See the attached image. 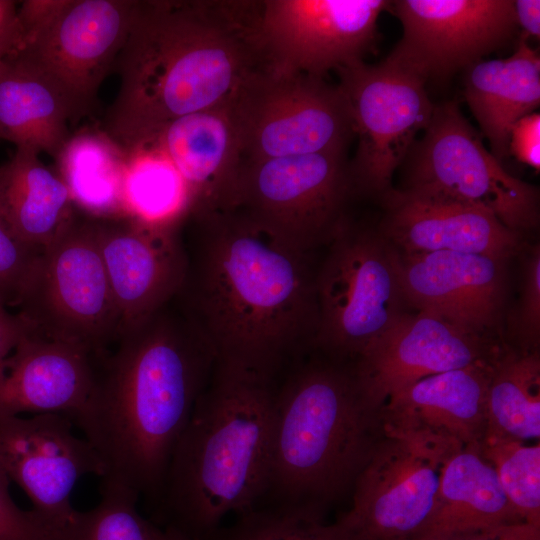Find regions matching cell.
<instances>
[{
    "label": "cell",
    "instance_id": "6da1fadb",
    "mask_svg": "<svg viewBox=\"0 0 540 540\" xmlns=\"http://www.w3.org/2000/svg\"><path fill=\"white\" fill-rule=\"evenodd\" d=\"M188 268L175 297L217 359L278 374L313 343L310 253L293 248L240 208L189 214ZM185 243V242H184Z\"/></svg>",
    "mask_w": 540,
    "mask_h": 540
},
{
    "label": "cell",
    "instance_id": "7a4b0ae2",
    "mask_svg": "<svg viewBox=\"0 0 540 540\" xmlns=\"http://www.w3.org/2000/svg\"><path fill=\"white\" fill-rule=\"evenodd\" d=\"M261 1L135 0L103 131L125 150L162 124L228 102L265 65Z\"/></svg>",
    "mask_w": 540,
    "mask_h": 540
},
{
    "label": "cell",
    "instance_id": "3957f363",
    "mask_svg": "<svg viewBox=\"0 0 540 540\" xmlns=\"http://www.w3.org/2000/svg\"><path fill=\"white\" fill-rule=\"evenodd\" d=\"M172 301L101 357L92 394L72 419L103 462L101 479L152 500L217 359Z\"/></svg>",
    "mask_w": 540,
    "mask_h": 540
},
{
    "label": "cell",
    "instance_id": "277c9868",
    "mask_svg": "<svg viewBox=\"0 0 540 540\" xmlns=\"http://www.w3.org/2000/svg\"><path fill=\"white\" fill-rule=\"evenodd\" d=\"M276 375L216 359L153 499L163 528L187 540H212L227 514L259 506L268 477Z\"/></svg>",
    "mask_w": 540,
    "mask_h": 540
},
{
    "label": "cell",
    "instance_id": "5b68a950",
    "mask_svg": "<svg viewBox=\"0 0 540 540\" xmlns=\"http://www.w3.org/2000/svg\"><path fill=\"white\" fill-rule=\"evenodd\" d=\"M381 434V415L364 403L352 366L331 357L298 366L278 386L257 508L324 520L352 493Z\"/></svg>",
    "mask_w": 540,
    "mask_h": 540
},
{
    "label": "cell",
    "instance_id": "8992f818",
    "mask_svg": "<svg viewBox=\"0 0 540 540\" xmlns=\"http://www.w3.org/2000/svg\"><path fill=\"white\" fill-rule=\"evenodd\" d=\"M315 275L317 326L313 344L344 361L408 313L399 251L379 230L347 218L328 243Z\"/></svg>",
    "mask_w": 540,
    "mask_h": 540
},
{
    "label": "cell",
    "instance_id": "52a82bcc",
    "mask_svg": "<svg viewBox=\"0 0 540 540\" xmlns=\"http://www.w3.org/2000/svg\"><path fill=\"white\" fill-rule=\"evenodd\" d=\"M226 107L243 162L345 152L355 135L340 87L304 73L257 68Z\"/></svg>",
    "mask_w": 540,
    "mask_h": 540
},
{
    "label": "cell",
    "instance_id": "ba28073f",
    "mask_svg": "<svg viewBox=\"0 0 540 540\" xmlns=\"http://www.w3.org/2000/svg\"><path fill=\"white\" fill-rule=\"evenodd\" d=\"M424 132L402 163L400 190L483 209L517 232L537 224V189L502 167L455 101L434 105Z\"/></svg>",
    "mask_w": 540,
    "mask_h": 540
},
{
    "label": "cell",
    "instance_id": "9c48e42d",
    "mask_svg": "<svg viewBox=\"0 0 540 540\" xmlns=\"http://www.w3.org/2000/svg\"><path fill=\"white\" fill-rule=\"evenodd\" d=\"M16 313L41 337L103 355L119 338V314L90 217L77 212L40 255Z\"/></svg>",
    "mask_w": 540,
    "mask_h": 540
},
{
    "label": "cell",
    "instance_id": "30bf717a",
    "mask_svg": "<svg viewBox=\"0 0 540 540\" xmlns=\"http://www.w3.org/2000/svg\"><path fill=\"white\" fill-rule=\"evenodd\" d=\"M450 440L382 425L340 520L362 540H414L436 509L442 475L461 448Z\"/></svg>",
    "mask_w": 540,
    "mask_h": 540
},
{
    "label": "cell",
    "instance_id": "8fae6325",
    "mask_svg": "<svg viewBox=\"0 0 540 540\" xmlns=\"http://www.w3.org/2000/svg\"><path fill=\"white\" fill-rule=\"evenodd\" d=\"M354 192L345 152L243 162L235 206L302 252L328 244Z\"/></svg>",
    "mask_w": 540,
    "mask_h": 540
},
{
    "label": "cell",
    "instance_id": "7c38bea8",
    "mask_svg": "<svg viewBox=\"0 0 540 540\" xmlns=\"http://www.w3.org/2000/svg\"><path fill=\"white\" fill-rule=\"evenodd\" d=\"M335 71L358 136L349 163L354 192L381 199L392 189L394 172L432 116L426 82L389 58L377 65L362 60Z\"/></svg>",
    "mask_w": 540,
    "mask_h": 540
},
{
    "label": "cell",
    "instance_id": "4fadbf2b",
    "mask_svg": "<svg viewBox=\"0 0 540 540\" xmlns=\"http://www.w3.org/2000/svg\"><path fill=\"white\" fill-rule=\"evenodd\" d=\"M135 0H64L46 22L21 36L18 54L64 94L74 122L90 113L115 68Z\"/></svg>",
    "mask_w": 540,
    "mask_h": 540
},
{
    "label": "cell",
    "instance_id": "5bb4252c",
    "mask_svg": "<svg viewBox=\"0 0 540 540\" xmlns=\"http://www.w3.org/2000/svg\"><path fill=\"white\" fill-rule=\"evenodd\" d=\"M386 0H264L260 39L266 66L324 78L362 61L375 43Z\"/></svg>",
    "mask_w": 540,
    "mask_h": 540
},
{
    "label": "cell",
    "instance_id": "9a60e30c",
    "mask_svg": "<svg viewBox=\"0 0 540 540\" xmlns=\"http://www.w3.org/2000/svg\"><path fill=\"white\" fill-rule=\"evenodd\" d=\"M72 423L58 413L0 416V467L26 493L49 540L76 512L71 493L78 480L105 473L97 452L74 434Z\"/></svg>",
    "mask_w": 540,
    "mask_h": 540
},
{
    "label": "cell",
    "instance_id": "2e32d148",
    "mask_svg": "<svg viewBox=\"0 0 540 540\" xmlns=\"http://www.w3.org/2000/svg\"><path fill=\"white\" fill-rule=\"evenodd\" d=\"M403 36L387 58L425 82L448 79L513 37L512 0H397Z\"/></svg>",
    "mask_w": 540,
    "mask_h": 540
},
{
    "label": "cell",
    "instance_id": "e0dca14e",
    "mask_svg": "<svg viewBox=\"0 0 540 540\" xmlns=\"http://www.w3.org/2000/svg\"><path fill=\"white\" fill-rule=\"evenodd\" d=\"M501 348L427 311L406 313L354 359L353 375L366 406L380 414L411 384L446 371L496 358Z\"/></svg>",
    "mask_w": 540,
    "mask_h": 540
},
{
    "label": "cell",
    "instance_id": "ac0fdd59",
    "mask_svg": "<svg viewBox=\"0 0 540 540\" xmlns=\"http://www.w3.org/2000/svg\"><path fill=\"white\" fill-rule=\"evenodd\" d=\"M90 219L118 310L120 337L180 292L188 268L183 225H153L127 216Z\"/></svg>",
    "mask_w": 540,
    "mask_h": 540
},
{
    "label": "cell",
    "instance_id": "d6986e66",
    "mask_svg": "<svg viewBox=\"0 0 540 540\" xmlns=\"http://www.w3.org/2000/svg\"><path fill=\"white\" fill-rule=\"evenodd\" d=\"M400 257L410 307L481 335L495 323L504 298L507 259L452 251Z\"/></svg>",
    "mask_w": 540,
    "mask_h": 540
},
{
    "label": "cell",
    "instance_id": "ffe728a7",
    "mask_svg": "<svg viewBox=\"0 0 540 540\" xmlns=\"http://www.w3.org/2000/svg\"><path fill=\"white\" fill-rule=\"evenodd\" d=\"M380 233L402 254L452 251L507 259L521 244L483 209L391 189L382 198Z\"/></svg>",
    "mask_w": 540,
    "mask_h": 540
},
{
    "label": "cell",
    "instance_id": "44dd1931",
    "mask_svg": "<svg viewBox=\"0 0 540 540\" xmlns=\"http://www.w3.org/2000/svg\"><path fill=\"white\" fill-rule=\"evenodd\" d=\"M103 355L27 330L0 373V416L58 413L72 420L92 394Z\"/></svg>",
    "mask_w": 540,
    "mask_h": 540
},
{
    "label": "cell",
    "instance_id": "7402d4cb",
    "mask_svg": "<svg viewBox=\"0 0 540 540\" xmlns=\"http://www.w3.org/2000/svg\"><path fill=\"white\" fill-rule=\"evenodd\" d=\"M144 141L155 144L183 178L189 214L234 208L243 161L226 104L170 120Z\"/></svg>",
    "mask_w": 540,
    "mask_h": 540
},
{
    "label": "cell",
    "instance_id": "603a6c76",
    "mask_svg": "<svg viewBox=\"0 0 540 540\" xmlns=\"http://www.w3.org/2000/svg\"><path fill=\"white\" fill-rule=\"evenodd\" d=\"M497 357L435 374L404 388L382 408V425L401 432L438 436L461 446L481 443L487 426L488 388Z\"/></svg>",
    "mask_w": 540,
    "mask_h": 540
},
{
    "label": "cell",
    "instance_id": "cb8c5ba5",
    "mask_svg": "<svg viewBox=\"0 0 540 540\" xmlns=\"http://www.w3.org/2000/svg\"><path fill=\"white\" fill-rule=\"evenodd\" d=\"M527 41L521 33L513 55L480 60L466 69V102L500 162L509 154L512 126L540 104V59Z\"/></svg>",
    "mask_w": 540,
    "mask_h": 540
},
{
    "label": "cell",
    "instance_id": "d4e9b609",
    "mask_svg": "<svg viewBox=\"0 0 540 540\" xmlns=\"http://www.w3.org/2000/svg\"><path fill=\"white\" fill-rule=\"evenodd\" d=\"M77 212L66 184L38 152L16 148L0 165V220L25 244L44 250Z\"/></svg>",
    "mask_w": 540,
    "mask_h": 540
},
{
    "label": "cell",
    "instance_id": "484cf974",
    "mask_svg": "<svg viewBox=\"0 0 540 540\" xmlns=\"http://www.w3.org/2000/svg\"><path fill=\"white\" fill-rule=\"evenodd\" d=\"M69 121L68 100L39 69L16 53L0 62V140L55 158Z\"/></svg>",
    "mask_w": 540,
    "mask_h": 540
},
{
    "label": "cell",
    "instance_id": "4316f807",
    "mask_svg": "<svg viewBox=\"0 0 540 540\" xmlns=\"http://www.w3.org/2000/svg\"><path fill=\"white\" fill-rule=\"evenodd\" d=\"M480 443L461 447L448 461L432 518L414 540L452 536L524 522L509 503Z\"/></svg>",
    "mask_w": 540,
    "mask_h": 540
},
{
    "label": "cell",
    "instance_id": "83f0119b",
    "mask_svg": "<svg viewBox=\"0 0 540 540\" xmlns=\"http://www.w3.org/2000/svg\"><path fill=\"white\" fill-rule=\"evenodd\" d=\"M54 159L78 212L96 219L126 217L127 152L107 133L82 128L69 136Z\"/></svg>",
    "mask_w": 540,
    "mask_h": 540
},
{
    "label": "cell",
    "instance_id": "f1b7e54d",
    "mask_svg": "<svg viewBox=\"0 0 540 540\" xmlns=\"http://www.w3.org/2000/svg\"><path fill=\"white\" fill-rule=\"evenodd\" d=\"M539 438V351L502 349L489 383L483 440L539 442Z\"/></svg>",
    "mask_w": 540,
    "mask_h": 540
},
{
    "label": "cell",
    "instance_id": "f546056e",
    "mask_svg": "<svg viewBox=\"0 0 540 540\" xmlns=\"http://www.w3.org/2000/svg\"><path fill=\"white\" fill-rule=\"evenodd\" d=\"M123 202L127 217L160 226L183 225L191 207L183 178L152 142L126 150Z\"/></svg>",
    "mask_w": 540,
    "mask_h": 540
},
{
    "label": "cell",
    "instance_id": "4dcf8cb0",
    "mask_svg": "<svg viewBox=\"0 0 540 540\" xmlns=\"http://www.w3.org/2000/svg\"><path fill=\"white\" fill-rule=\"evenodd\" d=\"M132 490L110 482L101 483V499L91 510L75 512L55 540H153L154 523L143 518Z\"/></svg>",
    "mask_w": 540,
    "mask_h": 540
},
{
    "label": "cell",
    "instance_id": "1f68e13d",
    "mask_svg": "<svg viewBox=\"0 0 540 540\" xmlns=\"http://www.w3.org/2000/svg\"><path fill=\"white\" fill-rule=\"evenodd\" d=\"M479 446L516 514L540 528V443L483 440Z\"/></svg>",
    "mask_w": 540,
    "mask_h": 540
},
{
    "label": "cell",
    "instance_id": "d6a6232c",
    "mask_svg": "<svg viewBox=\"0 0 540 540\" xmlns=\"http://www.w3.org/2000/svg\"><path fill=\"white\" fill-rule=\"evenodd\" d=\"M220 527L212 540H362L340 519L325 520L257 508Z\"/></svg>",
    "mask_w": 540,
    "mask_h": 540
},
{
    "label": "cell",
    "instance_id": "836d02e7",
    "mask_svg": "<svg viewBox=\"0 0 540 540\" xmlns=\"http://www.w3.org/2000/svg\"><path fill=\"white\" fill-rule=\"evenodd\" d=\"M43 250L25 244L0 220V304L18 308Z\"/></svg>",
    "mask_w": 540,
    "mask_h": 540
},
{
    "label": "cell",
    "instance_id": "e575fe53",
    "mask_svg": "<svg viewBox=\"0 0 540 540\" xmlns=\"http://www.w3.org/2000/svg\"><path fill=\"white\" fill-rule=\"evenodd\" d=\"M522 293L517 315L520 352H537L540 340V250L529 253L523 268Z\"/></svg>",
    "mask_w": 540,
    "mask_h": 540
},
{
    "label": "cell",
    "instance_id": "d590c367",
    "mask_svg": "<svg viewBox=\"0 0 540 540\" xmlns=\"http://www.w3.org/2000/svg\"><path fill=\"white\" fill-rule=\"evenodd\" d=\"M10 480L0 467V540H49L33 514L17 506L9 492Z\"/></svg>",
    "mask_w": 540,
    "mask_h": 540
},
{
    "label": "cell",
    "instance_id": "8d00e7d4",
    "mask_svg": "<svg viewBox=\"0 0 540 540\" xmlns=\"http://www.w3.org/2000/svg\"><path fill=\"white\" fill-rule=\"evenodd\" d=\"M509 153L536 171L540 169V115L538 112L519 119L511 128Z\"/></svg>",
    "mask_w": 540,
    "mask_h": 540
},
{
    "label": "cell",
    "instance_id": "74e56055",
    "mask_svg": "<svg viewBox=\"0 0 540 540\" xmlns=\"http://www.w3.org/2000/svg\"><path fill=\"white\" fill-rule=\"evenodd\" d=\"M446 540H540V528L518 522L463 533Z\"/></svg>",
    "mask_w": 540,
    "mask_h": 540
},
{
    "label": "cell",
    "instance_id": "f35d334b",
    "mask_svg": "<svg viewBox=\"0 0 540 540\" xmlns=\"http://www.w3.org/2000/svg\"><path fill=\"white\" fill-rule=\"evenodd\" d=\"M17 1L0 0V62L19 48L21 27Z\"/></svg>",
    "mask_w": 540,
    "mask_h": 540
},
{
    "label": "cell",
    "instance_id": "ab89813d",
    "mask_svg": "<svg viewBox=\"0 0 540 540\" xmlns=\"http://www.w3.org/2000/svg\"><path fill=\"white\" fill-rule=\"evenodd\" d=\"M28 330L23 320L0 304V373L8 356Z\"/></svg>",
    "mask_w": 540,
    "mask_h": 540
},
{
    "label": "cell",
    "instance_id": "60d3db41",
    "mask_svg": "<svg viewBox=\"0 0 540 540\" xmlns=\"http://www.w3.org/2000/svg\"><path fill=\"white\" fill-rule=\"evenodd\" d=\"M514 12L517 25L522 28V34L539 39L540 36V1L516 0Z\"/></svg>",
    "mask_w": 540,
    "mask_h": 540
},
{
    "label": "cell",
    "instance_id": "b9f144b4",
    "mask_svg": "<svg viewBox=\"0 0 540 540\" xmlns=\"http://www.w3.org/2000/svg\"><path fill=\"white\" fill-rule=\"evenodd\" d=\"M154 523V522H153ZM153 540H187L174 530L161 528L154 523Z\"/></svg>",
    "mask_w": 540,
    "mask_h": 540
}]
</instances>
